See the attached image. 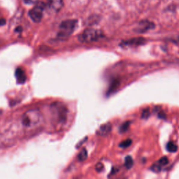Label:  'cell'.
Listing matches in <instances>:
<instances>
[{
    "label": "cell",
    "mask_w": 179,
    "mask_h": 179,
    "mask_svg": "<svg viewBox=\"0 0 179 179\" xmlns=\"http://www.w3.org/2000/svg\"><path fill=\"white\" fill-rule=\"evenodd\" d=\"M42 115L39 110H29L23 115L21 123L23 127L27 129L35 128L41 124Z\"/></svg>",
    "instance_id": "cell-1"
},
{
    "label": "cell",
    "mask_w": 179,
    "mask_h": 179,
    "mask_svg": "<svg viewBox=\"0 0 179 179\" xmlns=\"http://www.w3.org/2000/svg\"><path fill=\"white\" fill-rule=\"evenodd\" d=\"M103 33L101 30L95 29H87L79 36L78 39L83 43H90L95 41L103 37Z\"/></svg>",
    "instance_id": "cell-2"
},
{
    "label": "cell",
    "mask_w": 179,
    "mask_h": 179,
    "mask_svg": "<svg viewBox=\"0 0 179 179\" xmlns=\"http://www.w3.org/2000/svg\"><path fill=\"white\" fill-rule=\"evenodd\" d=\"M77 21L76 20H68L64 21L59 26V32L58 33V37L60 39H66L73 33L75 29Z\"/></svg>",
    "instance_id": "cell-3"
},
{
    "label": "cell",
    "mask_w": 179,
    "mask_h": 179,
    "mask_svg": "<svg viewBox=\"0 0 179 179\" xmlns=\"http://www.w3.org/2000/svg\"><path fill=\"white\" fill-rule=\"evenodd\" d=\"M45 8H46V5L44 2H39L36 4L32 9L29 11V17L34 22L39 23L41 20Z\"/></svg>",
    "instance_id": "cell-4"
},
{
    "label": "cell",
    "mask_w": 179,
    "mask_h": 179,
    "mask_svg": "<svg viewBox=\"0 0 179 179\" xmlns=\"http://www.w3.org/2000/svg\"><path fill=\"white\" fill-rule=\"evenodd\" d=\"M155 27L154 23L150 22L148 20H142L139 23V25L136 29L138 32H145L149 29H151Z\"/></svg>",
    "instance_id": "cell-5"
},
{
    "label": "cell",
    "mask_w": 179,
    "mask_h": 179,
    "mask_svg": "<svg viewBox=\"0 0 179 179\" xmlns=\"http://www.w3.org/2000/svg\"><path fill=\"white\" fill-rule=\"evenodd\" d=\"M63 6V0H50L48 7L55 12H58Z\"/></svg>",
    "instance_id": "cell-6"
},
{
    "label": "cell",
    "mask_w": 179,
    "mask_h": 179,
    "mask_svg": "<svg viewBox=\"0 0 179 179\" xmlns=\"http://www.w3.org/2000/svg\"><path fill=\"white\" fill-rule=\"evenodd\" d=\"M111 130V125L110 123H106L99 127L97 130V134L101 136L106 135L110 132Z\"/></svg>",
    "instance_id": "cell-7"
},
{
    "label": "cell",
    "mask_w": 179,
    "mask_h": 179,
    "mask_svg": "<svg viewBox=\"0 0 179 179\" xmlns=\"http://www.w3.org/2000/svg\"><path fill=\"white\" fill-rule=\"evenodd\" d=\"M16 76L18 83L23 84L26 80V76L22 69H18L16 71Z\"/></svg>",
    "instance_id": "cell-8"
},
{
    "label": "cell",
    "mask_w": 179,
    "mask_h": 179,
    "mask_svg": "<svg viewBox=\"0 0 179 179\" xmlns=\"http://www.w3.org/2000/svg\"><path fill=\"white\" fill-rule=\"evenodd\" d=\"M145 40L142 38H137V39H132L129 41H127L126 42H124V44L126 46H138L144 44Z\"/></svg>",
    "instance_id": "cell-9"
},
{
    "label": "cell",
    "mask_w": 179,
    "mask_h": 179,
    "mask_svg": "<svg viewBox=\"0 0 179 179\" xmlns=\"http://www.w3.org/2000/svg\"><path fill=\"white\" fill-rule=\"evenodd\" d=\"M167 150L170 153H174V152H176L178 148L177 146H176V145L174 144L173 142H169L167 146Z\"/></svg>",
    "instance_id": "cell-10"
},
{
    "label": "cell",
    "mask_w": 179,
    "mask_h": 179,
    "mask_svg": "<svg viewBox=\"0 0 179 179\" xmlns=\"http://www.w3.org/2000/svg\"><path fill=\"white\" fill-rule=\"evenodd\" d=\"M134 165V162L132 158L130 156H127L126 158H125V165L127 169H130L132 168Z\"/></svg>",
    "instance_id": "cell-11"
},
{
    "label": "cell",
    "mask_w": 179,
    "mask_h": 179,
    "mask_svg": "<svg viewBox=\"0 0 179 179\" xmlns=\"http://www.w3.org/2000/svg\"><path fill=\"white\" fill-rule=\"evenodd\" d=\"M87 156H88V153H87V151L86 149L83 148L81 152H80L79 154H78V157L80 161H83L87 158Z\"/></svg>",
    "instance_id": "cell-12"
},
{
    "label": "cell",
    "mask_w": 179,
    "mask_h": 179,
    "mask_svg": "<svg viewBox=\"0 0 179 179\" xmlns=\"http://www.w3.org/2000/svg\"><path fill=\"white\" fill-rule=\"evenodd\" d=\"M168 163H169V159H168L167 157H162V158L159 159V161L157 162V165L160 166V167L167 165Z\"/></svg>",
    "instance_id": "cell-13"
},
{
    "label": "cell",
    "mask_w": 179,
    "mask_h": 179,
    "mask_svg": "<svg viewBox=\"0 0 179 179\" xmlns=\"http://www.w3.org/2000/svg\"><path fill=\"white\" fill-rule=\"evenodd\" d=\"M132 144V140L131 139H127L124 141H123L121 144H120V147L121 148H127V147H129Z\"/></svg>",
    "instance_id": "cell-14"
},
{
    "label": "cell",
    "mask_w": 179,
    "mask_h": 179,
    "mask_svg": "<svg viewBox=\"0 0 179 179\" xmlns=\"http://www.w3.org/2000/svg\"><path fill=\"white\" fill-rule=\"evenodd\" d=\"M129 122H126L125 123H123L122 125V126L120 127V132H126L127 129L129 128Z\"/></svg>",
    "instance_id": "cell-15"
},
{
    "label": "cell",
    "mask_w": 179,
    "mask_h": 179,
    "mask_svg": "<svg viewBox=\"0 0 179 179\" xmlns=\"http://www.w3.org/2000/svg\"><path fill=\"white\" fill-rule=\"evenodd\" d=\"M149 116V111L148 109H146V110H144V112H143V114H142V117L143 118H147Z\"/></svg>",
    "instance_id": "cell-16"
},
{
    "label": "cell",
    "mask_w": 179,
    "mask_h": 179,
    "mask_svg": "<svg viewBox=\"0 0 179 179\" xmlns=\"http://www.w3.org/2000/svg\"><path fill=\"white\" fill-rule=\"evenodd\" d=\"M5 23H6L5 19H4L1 15H0V26H1V25H4Z\"/></svg>",
    "instance_id": "cell-17"
},
{
    "label": "cell",
    "mask_w": 179,
    "mask_h": 179,
    "mask_svg": "<svg viewBox=\"0 0 179 179\" xmlns=\"http://www.w3.org/2000/svg\"><path fill=\"white\" fill-rule=\"evenodd\" d=\"M26 4H32L37 2V0H23Z\"/></svg>",
    "instance_id": "cell-18"
}]
</instances>
